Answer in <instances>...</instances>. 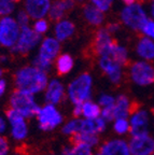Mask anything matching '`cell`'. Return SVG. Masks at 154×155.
I'll return each instance as SVG.
<instances>
[{"label":"cell","instance_id":"4316f807","mask_svg":"<svg viewBox=\"0 0 154 155\" xmlns=\"http://www.w3.org/2000/svg\"><path fill=\"white\" fill-rule=\"evenodd\" d=\"M82 117H72L62 126V133L67 137H72L82 130Z\"/></svg>","mask_w":154,"mask_h":155},{"label":"cell","instance_id":"7c38bea8","mask_svg":"<svg viewBox=\"0 0 154 155\" xmlns=\"http://www.w3.org/2000/svg\"><path fill=\"white\" fill-rule=\"evenodd\" d=\"M98 65L101 71L106 74L108 80L112 84L118 85L123 81L124 78V67L116 63V61L107 57V56H99Z\"/></svg>","mask_w":154,"mask_h":155},{"label":"cell","instance_id":"f546056e","mask_svg":"<svg viewBox=\"0 0 154 155\" xmlns=\"http://www.w3.org/2000/svg\"><path fill=\"white\" fill-rule=\"evenodd\" d=\"M97 104H99V107L101 108V110H110L113 109L114 104H116V97L112 95L108 94V93H104L98 97Z\"/></svg>","mask_w":154,"mask_h":155},{"label":"cell","instance_id":"ee69618b","mask_svg":"<svg viewBox=\"0 0 154 155\" xmlns=\"http://www.w3.org/2000/svg\"><path fill=\"white\" fill-rule=\"evenodd\" d=\"M151 113H152V119H153V123H154V107H153V108H152Z\"/></svg>","mask_w":154,"mask_h":155},{"label":"cell","instance_id":"9a60e30c","mask_svg":"<svg viewBox=\"0 0 154 155\" xmlns=\"http://www.w3.org/2000/svg\"><path fill=\"white\" fill-rule=\"evenodd\" d=\"M60 51V42L56 38L48 37L43 39L39 46L38 57L49 63H53L54 59H57Z\"/></svg>","mask_w":154,"mask_h":155},{"label":"cell","instance_id":"681fc988","mask_svg":"<svg viewBox=\"0 0 154 155\" xmlns=\"http://www.w3.org/2000/svg\"><path fill=\"white\" fill-rule=\"evenodd\" d=\"M0 46H1V42H0Z\"/></svg>","mask_w":154,"mask_h":155},{"label":"cell","instance_id":"4dcf8cb0","mask_svg":"<svg viewBox=\"0 0 154 155\" xmlns=\"http://www.w3.org/2000/svg\"><path fill=\"white\" fill-rule=\"evenodd\" d=\"M15 2L12 0H0V16H9L14 11Z\"/></svg>","mask_w":154,"mask_h":155},{"label":"cell","instance_id":"603a6c76","mask_svg":"<svg viewBox=\"0 0 154 155\" xmlns=\"http://www.w3.org/2000/svg\"><path fill=\"white\" fill-rule=\"evenodd\" d=\"M83 16L89 23L94 26H99L104 23L105 21V14L102 11L97 9L93 5H86L83 9Z\"/></svg>","mask_w":154,"mask_h":155},{"label":"cell","instance_id":"1f68e13d","mask_svg":"<svg viewBox=\"0 0 154 155\" xmlns=\"http://www.w3.org/2000/svg\"><path fill=\"white\" fill-rule=\"evenodd\" d=\"M140 32L142 34V37H146L148 39H151L154 41V21L152 18H149L146 22V24L142 26Z\"/></svg>","mask_w":154,"mask_h":155},{"label":"cell","instance_id":"ffe728a7","mask_svg":"<svg viewBox=\"0 0 154 155\" xmlns=\"http://www.w3.org/2000/svg\"><path fill=\"white\" fill-rule=\"evenodd\" d=\"M114 40L112 38V35L107 30L106 28H100L97 30L94 39V51L97 55L105 51L109 45L113 43Z\"/></svg>","mask_w":154,"mask_h":155},{"label":"cell","instance_id":"e575fe53","mask_svg":"<svg viewBox=\"0 0 154 155\" xmlns=\"http://www.w3.org/2000/svg\"><path fill=\"white\" fill-rule=\"evenodd\" d=\"M92 5H95L97 9H99L102 12H107L108 10H110V8L113 5L114 0H91Z\"/></svg>","mask_w":154,"mask_h":155},{"label":"cell","instance_id":"7402d4cb","mask_svg":"<svg viewBox=\"0 0 154 155\" xmlns=\"http://www.w3.org/2000/svg\"><path fill=\"white\" fill-rule=\"evenodd\" d=\"M75 30V26L72 22H70L68 19H62L59 22L56 23L54 27V34L55 38L58 41H65L68 38L72 36Z\"/></svg>","mask_w":154,"mask_h":155},{"label":"cell","instance_id":"f35d334b","mask_svg":"<svg viewBox=\"0 0 154 155\" xmlns=\"http://www.w3.org/2000/svg\"><path fill=\"white\" fill-rule=\"evenodd\" d=\"M7 130V121L3 116L0 115V135H2Z\"/></svg>","mask_w":154,"mask_h":155},{"label":"cell","instance_id":"bcb514c9","mask_svg":"<svg viewBox=\"0 0 154 155\" xmlns=\"http://www.w3.org/2000/svg\"><path fill=\"white\" fill-rule=\"evenodd\" d=\"M12 1H14V2H16V1H19V0H12Z\"/></svg>","mask_w":154,"mask_h":155},{"label":"cell","instance_id":"60d3db41","mask_svg":"<svg viewBox=\"0 0 154 155\" xmlns=\"http://www.w3.org/2000/svg\"><path fill=\"white\" fill-rule=\"evenodd\" d=\"M149 16L154 21V0H150L149 5Z\"/></svg>","mask_w":154,"mask_h":155},{"label":"cell","instance_id":"484cf974","mask_svg":"<svg viewBox=\"0 0 154 155\" xmlns=\"http://www.w3.org/2000/svg\"><path fill=\"white\" fill-rule=\"evenodd\" d=\"M101 115V108L97 102L85 101L82 104V117L85 120H94L97 117H100Z\"/></svg>","mask_w":154,"mask_h":155},{"label":"cell","instance_id":"d590c367","mask_svg":"<svg viewBox=\"0 0 154 155\" xmlns=\"http://www.w3.org/2000/svg\"><path fill=\"white\" fill-rule=\"evenodd\" d=\"M32 66L37 67L38 69H40L41 71H43V72H46L50 71V69L52 68V63H49V61H45L43 59H41L40 57L36 56L35 59L32 61Z\"/></svg>","mask_w":154,"mask_h":155},{"label":"cell","instance_id":"d6a6232c","mask_svg":"<svg viewBox=\"0 0 154 155\" xmlns=\"http://www.w3.org/2000/svg\"><path fill=\"white\" fill-rule=\"evenodd\" d=\"M16 22L19 25L21 28H25V27H29V22H30V17L27 14L25 10H21L16 14Z\"/></svg>","mask_w":154,"mask_h":155},{"label":"cell","instance_id":"9c48e42d","mask_svg":"<svg viewBox=\"0 0 154 155\" xmlns=\"http://www.w3.org/2000/svg\"><path fill=\"white\" fill-rule=\"evenodd\" d=\"M5 120H8L10 125V134L13 140L23 141L28 137V124L22 114H19L12 108H9L5 111Z\"/></svg>","mask_w":154,"mask_h":155},{"label":"cell","instance_id":"b9f144b4","mask_svg":"<svg viewBox=\"0 0 154 155\" xmlns=\"http://www.w3.org/2000/svg\"><path fill=\"white\" fill-rule=\"evenodd\" d=\"M122 2L125 5H132V3L137 2V0H122Z\"/></svg>","mask_w":154,"mask_h":155},{"label":"cell","instance_id":"f6af8a7d","mask_svg":"<svg viewBox=\"0 0 154 155\" xmlns=\"http://www.w3.org/2000/svg\"><path fill=\"white\" fill-rule=\"evenodd\" d=\"M146 1H148V0H137V2H140V3L146 2Z\"/></svg>","mask_w":154,"mask_h":155},{"label":"cell","instance_id":"2e32d148","mask_svg":"<svg viewBox=\"0 0 154 155\" xmlns=\"http://www.w3.org/2000/svg\"><path fill=\"white\" fill-rule=\"evenodd\" d=\"M51 5V0H25V11L30 18L36 21L49 15Z\"/></svg>","mask_w":154,"mask_h":155},{"label":"cell","instance_id":"e0dca14e","mask_svg":"<svg viewBox=\"0 0 154 155\" xmlns=\"http://www.w3.org/2000/svg\"><path fill=\"white\" fill-rule=\"evenodd\" d=\"M132 99L125 94H120L116 97V104L113 107V116L116 119H128L134 110ZM113 120V121H114Z\"/></svg>","mask_w":154,"mask_h":155},{"label":"cell","instance_id":"cb8c5ba5","mask_svg":"<svg viewBox=\"0 0 154 155\" xmlns=\"http://www.w3.org/2000/svg\"><path fill=\"white\" fill-rule=\"evenodd\" d=\"M71 143H83L86 144L91 148H96L100 143V137L95 134H89V133H79L77 135L71 137Z\"/></svg>","mask_w":154,"mask_h":155},{"label":"cell","instance_id":"f1b7e54d","mask_svg":"<svg viewBox=\"0 0 154 155\" xmlns=\"http://www.w3.org/2000/svg\"><path fill=\"white\" fill-rule=\"evenodd\" d=\"M70 155H96L94 149L83 143H75L69 147Z\"/></svg>","mask_w":154,"mask_h":155},{"label":"cell","instance_id":"277c9868","mask_svg":"<svg viewBox=\"0 0 154 155\" xmlns=\"http://www.w3.org/2000/svg\"><path fill=\"white\" fill-rule=\"evenodd\" d=\"M120 18L122 24L127 28L134 31H140L150 16L142 3L135 2L129 5H124L120 13Z\"/></svg>","mask_w":154,"mask_h":155},{"label":"cell","instance_id":"83f0119b","mask_svg":"<svg viewBox=\"0 0 154 155\" xmlns=\"http://www.w3.org/2000/svg\"><path fill=\"white\" fill-rule=\"evenodd\" d=\"M112 130L121 138L130 135V125L128 119H116L112 122Z\"/></svg>","mask_w":154,"mask_h":155},{"label":"cell","instance_id":"5bb4252c","mask_svg":"<svg viewBox=\"0 0 154 155\" xmlns=\"http://www.w3.org/2000/svg\"><path fill=\"white\" fill-rule=\"evenodd\" d=\"M66 95H67V93H66L64 84L59 80L53 79V80L49 81L48 86H46L45 91H44L45 104L57 106V104L63 102Z\"/></svg>","mask_w":154,"mask_h":155},{"label":"cell","instance_id":"52a82bcc","mask_svg":"<svg viewBox=\"0 0 154 155\" xmlns=\"http://www.w3.org/2000/svg\"><path fill=\"white\" fill-rule=\"evenodd\" d=\"M130 125V136H139L150 133V126L153 122L150 110L141 107L134 108L128 117Z\"/></svg>","mask_w":154,"mask_h":155},{"label":"cell","instance_id":"30bf717a","mask_svg":"<svg viewBox=\"0 0 154 155\" xmlns=\"http://www.w3.org/2000/svg\"><path fill=\"white\" fill-rule=\"evenodd\" d=\"M41 42V36L37 34L34 29L30 27H25L21 29L18 40L12 51L19 55H26L32 48H36Z\"/></svg>","mask_w":154,"mask_h":155},{"label":"cell","instance_id":"5b68a950","mask_svg":"<svg viewBox=\"0 0 154 155\" xmlns=\"http://www.w3.org/2000/svg\"><path fill=\"white\" fill-rule=\"evenodd\" d=\"M128 77L136 86L149 87L154 84V64L135 61L128 66Z\"/></svg>","mask_w":154,"mask_h":155},{"label":"cell","instance_id":"7bdbcfd3","mask_svg":"<svg viewBox=\"0 0 154 155\" xmlns=\"http://www.w3.org/2000/svg\"><path fill=\"white\" fill-rule=\"evenodd\" d=\"M2 77H3V70H2V68H0V81L3 79Z\"/></svg>","mask_w":154,"mask_h":155},{"label":"cell","instance_id":"8992f818","mask_svg":"<svg viewBox=\"0 0 154 155\" xmlns=\"http://www.w3.org/2000/svg\"><path fill=\"white\" fill-rule=\"evenodd\" d=\"M36 119L38 127L42 131L55 130L64 123V116L62 112L57 109V107L48 104L40 107Z\"/></svg>","mask_w":154,"mask_h":155},{"label":"cell","instance_id":"ac0fdd59","mask_svg":"<svg viewBox=\"0 0 154 155\" xmlns=\"http://www.w3.org/2000/svg\"><path fill=\"white\" fill-rule=\"evenodd\" d=\"M135 53L140 61H154V41L146 37H141L135 46Z\"/></svg>","mask_w":154,"mask_h":155},{"label":"cell","instance_id":"7a4b0ae2","mask_svg":"<svg viewBox=\"0 0 154 155\" xmlns=\"http://www.w3.org/2000/svg\"><path fill=\"white\" fill-rule=\"evenodd\" d=\"M92 92H93V78L89 73L84 72L78 75L69 83L67 88V96L70 102L75 106L91 100Z\"/></svg>","mask_w":154,"mask_h":155},{"label":"cell","instance_id":"4fadbf2b","mask_svg":"<svg viewBox=\"0 0 154 155\" xmlns=\"http://www.w3.org/2000/svg\"><path fill=\"white\" fill-rule=\"evenodd\" d=\"M96 155H132L128 140L116 137L104 141L99 145Z\"/></svg>","mask_w":154,"mask_h":155},{"label":"cell","instance_id":"44dd1931","mask_svg":"<svg viewBox=\"0 0 154 155\" xmlns=\"http://www.w3.org/2000/svg\"><path fill=\"white\" fill-rule=\"evenodd\" d=\"M83 119V117H82ZM107 123L102 117H97L94 120H82V130L81 133H89L95 135H100L107 129Z\"/></svg>","mask_w":154,"mask_h":155},{"label":"cell","instance_id":"3957f363","mask_svg":"<svg viewBox=\"0 0 154 155\" xmlns=\"http://www.w3.org/2000/svg\"><path fill=\"white\" fill-rule=\"evenodd\" d=\"M9 104L10 108H12L19 114H22L26 120L36 117L40 109V106L38 104L34 95L19 90H15L11 94Z\"/></svg>","mask_w":154,"mask_h":155},{"label":"cell","instance_id":"8fae6325","mask_svg":"<svg viewBox=\"0 0 154 155\" xmlns=\"http://www.w3.org/2000/svg\"><path fill=\"white\" fill-rule=\"evenodd\" d=\"M128 145L132 155H154V136L150 133L130 136Z\"/></svg>","mask_w":154,"mask_h":155},{"label":"cell","instance_id":"836d02e7","mask_svg":"<svg viewBox=\"0 0 154 155\" xmlns=\"http://www.w3.org/2000/svg\"><path fill=\"white\" fill-rule=\"evenodd\" d=\"M37 34L41 35L45 34L46 31L49 30V22L46 19L41 18V19H37L34 24V28H32Z\"/></svg>","mask_w":154,"mask_h":155},{"label":"cell","instance_id":"ab89813d","mask_svg":"<svg viewBox=\"0 0 154 155\" xmlns=\"http://www.w3.org/2000/svg\"><path fill=\"white\" fill-rule=\"evenodd\" d=\"M5 91H7V81L5 79H2L0 81V98L5 95Z\"/></svg>","mask_w":154,"mask_h":155},{"label":"cell","instance_id":"7dc6e473","mask_svg":"<svg viewBox=\"0 0 154 155\" xmlns=\"http://www.w3.org/2000/svg\"><path fill=\"white\" fill-rule=\"evenodd\" d=\"M72 1H82V0H72Z\"/></svg>","mask_w":154,"mask_h":155},{"label":"cell","instance_id":"74e56055","mask_svg":"<svg viewBox=\"0 0 154 155\" xmlns=\"http://www.w3.org/2000/svg\"><path fill=\"white\" fill-rule=\"evenodd\" d=\"M106 29L111 35H113L120 30V24H118V23H109V24L107 25Z\"/></svg>","mask_w":154,"mask_h":155},{"label":"cell","instance_id":"ba28073f","mask_svg":"<svg viewBox=\"0 0 154 155\" xmlns=\"http://www.w3.org/2000/svg\"><path fill=\"white\" fill-rule=\"evenodd\" d=\"M21 27L16 19L12 16H3L0 18V42L5 48H13L18 40Z\"/></svg>","mask_w":154,"mask_h":155},{"label":"cell","instance_id":"6da1fadb","mask_svg":"<svg viewBox=\"0 0 154 155\" xmlns=\"http://www.w3.org/2000/svg\"><path fill=\"white\" fill-rule=\"evenodd\" d=\"M14 84L16 90L28 94L37 95L45 91L49 84L48 73L41 71L35 66H24L14 74Z\"/></svg>","mask_w":154,"mask_h":155},{"label":"cell","instance_id":"d4e9b609","mask_svg":"<svg viewBox=\"0 0 154 155\" xmlns=\"http://www.w3.org/2000/svg\"><path fill=\"white\" fill-rule=\"evenodd\" d=\"M75 61L69 54H62L56 59V71L59 75H66L72 70Z\"/></svg>","mask_w":154,"mask_h":155},{"label":"cell","instance_id":"c3c4849f","mask_svg":"<svg viewBox=\"0 0 154 155\" xmlns=\"http://www.w3.org/2000/svg\"><path fill=\"white\" fill-rule=\"evenodd\" d=\"M49 155H56V154H49Z\"/></svg>","mask_w":154,"mask_h":155},{"label":"cell","instance_id":"8d00e7d4","mask_svg":"<svg viewBox=\"0 0 154 155\" xmlns=\"http://www.w3.org/2000/svg\"><path fill=\"white\" fill-rule=\"evenodd\" d=\"M10 142L7 137L0 135V155H9Z\"/></svg>","mask_w":154,"mask_h":155},{"label":"cell","instance_id":"d6986e66","mask_svg":"<svg viewBox=\"0 0 154 155\" xmlns=\"http://www.w3.org/2000/svg\"><path fill=\"white\" fill-rule=\"evenodd\" d=\"M73 8L72 0H55L51 5L49 16L52 21H62L63 17Z\"/></svg>","mask_w":154,"mask_h":155}]
</instances>
